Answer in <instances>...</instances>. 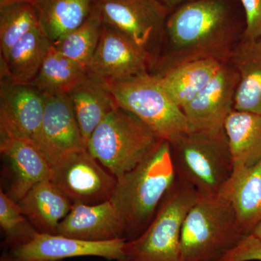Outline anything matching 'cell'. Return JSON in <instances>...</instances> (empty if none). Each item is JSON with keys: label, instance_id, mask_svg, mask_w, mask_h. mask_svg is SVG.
Returning <instances> with one entry per match:
<instances>
[{"label": "cell", "instance_id": "6da1fadb", "mask_svg": "<svg viewBox=\"0 0 261 261\" xmlns=\"http://www.w3.org/2000/svg\"><path fill=\"white\" fill-rule=\"evenodd\" d=\"M239 8V0H197L171 11L165 32L173 53L165 70L203 58L229 61L241 24Z\"/></svg>", "mask_w": 261, "mask_h": 261}, {"label": "cell", "instance_id": "7a4b0ae2", "mask_svg": "<svg viewBox=\"0 0 261 261\" xmlns=\"http://www.w3.org/2000/svg\"><path fill=\"white\" fill-rule=\"evenodd\" d=\"M176 179L171 144L166 140L138 166L117 178L110 200L126 226L127 241L144 232Z\"/></svg>", "mask_w": 261, "mask_h": 261}, {"label": "cell", "instance_id": "3957f363", "mask_svg": "<svg viewBox=\"0 0 261 261\" xmlns=\"http://www.w3.org/2000/svg\"><path fill=\"white\" fill-rule=\"evenodd\" d=\"M244 236L224 197L200 196L184 221L180 261H219Z\"/></svg>", "mask_w": 261, "mask_h": 261}, {"label": "cell", "instance_id": "277c9868", "mask_svg": "<svg viewBox=\"0 0 261 261\" xmlns=\"http://www.w3.org/2000/svg\"><path fill=\"white\" fill-rule=\"evenodd\" d=\"M162 141L135 115L116 105L94 130L87 149L119 178L138 166Z\"/></svg>", "mask_w": 261, "mask_h": 261}, {"label": "cell", "instance_id": "5b68a950", "mask_svg": "<svg viewBox=\"0 0 261 261\" xmlns=\"http://www.w3.org/2000/svg\"><path fill=\"white\" fill-rule=\"evenodd\" d=\"M171 148L176 178L200 197L219 195L233 171L224 130L190 132L171 143Z\"/></svg>", "mask_w": 261, "mask_h": 261}, {"label": "cell", "instance_id": "8992f818", "mask_svg": "<svg viewBox=\"0 0 261 261\" xmlns=\"http://www.w3.org/2000/svg\"><path fill=\"white\" fill-rule=\"evenodd\" d=\"M102 84L117 106L135 115L163 140L171 144L191 132L185 113L168 95L157 75L146 73Z\"/></svg>", "mask_w": 261, "mask_h": 261}, {"label": "cell", "instance_id": "52a82bcc", "mask_svg": "<svg viewBox=\"0 0 261 261\" xmlns=\"http://www.w3.org/2000/svg\"><path fill=\"white\" fill-rule=\"evenodd\" d=\"M199 197L193 187L176 178L144 232L125 243V260L180 261L182 226Z\"/></svg>", "mask_w": 261, "mask_h": 261}, {"label": "cell", "instance_id": "ba28073f", "mask_svg": "<svg viewBox=\"0 0 261 261\" xmlns=\"http://www.w3.org/2000/svg\"><path fill=\"white\" fill-rule=\"evenodd\" d=\"M50 181L73 201L94 205L111 199L117 178L87 148L65 154L50 166Z\"/></svg>", "mask_w": 261, "mask_h": 261}, {"label": "cell", "instance_id": "9c48e42d", "mask_svg": "<svg viewBox=\"0 0 261 261\" xmlns=\"http://www.w3.org/2000/svg\"><path fill=\"white\" fill-rule=\"evenodd\" d=\"M149 64L148 51L123 33L103 23L88 66L91 78L102 83L126 80L147 73Z\"/></svg>", "mask_w": 261, "mask_h": 261}, {"label": "cell", "instance_id": "30bf717a", "mask_svg": "<svg viewBox=\"0 0 261 261\" xmlns=\"http://www.w3.org/2000/svg\"><path fill=\"white\" fill-rule=\"evenodd\" d=\"M103 21L147 50L165 32L169 11L159 0H96Z\"/></svg>", "mask_w": 261, "mask_h": 261}, {"label": "cell", "instance_id": "8fae6325", "mask_svg": "<svg viewBox=\"0 0 261 261\" xmlns=\"http://www.w3.org/2000/svg\"><path fill=\"white\" fill-rule=\"evenodd\" d=\"M225 62L204 89L182 108L191 132H224L226 118L233 110L240 75Z\"/></svg>", "mask_w": 261, "mask_h": 261}, {"label": "cell", "instance_id": "7c38bea8", "mask_svg": "<svg viewBox=\"0 0 261 261\" xmlns=\"http://www.w3.org/2000/svg\"><path fill=\"white\" fill-rule=\"evenodd\" d=\"M44 110V94L37 88L2 80L0 133L20 137L37 146Z\"/></svg>", "mask_w": 261, "mask_h": 261}, {"label": "cell", "instance_id": "4fadbf2b", "mask_svg": "<svg viewBox=\"0 0 261 261\" xmlns=\"http://www.w3.org/2000/svg\"><path fill=\"white\" fill-rule=\"evenodd\" d=\"M126 239L106 242H90L58 234L37 233L25 245L12 249L15 261L62 260L69 257H102L108 260L126 259L123 246Z\"/></svg>", "mask_w": 261, "mask_h": 261}, {"label": "cell", "instance_id": "5bb4252c", "mask_svg": "<svg viewBox=\"0 0 261 261\" xmlns=\"http://www.w3.org/2000/svg\"><path fill=\"white\" fill-rule=\"evenodd\" d=\"M43 94L44 116L37 147L51 166L65 154L87 147L68 96Z\"/></svg>", "mask_w": 261, "mask_h": 261}, {"label": "cell", "instance_id": "9a60e30c", "mask_svg": "<svg viewBox=\"0 0 261 261\" xmlns=\"http://www.w3.org/2000/svg\"><path fill=\"white\" fill-rule=\"evenodd\" d=\"M0 135V151L10 173L9 190L6 193L18 202L33 187L50 180V166L32 142L8 134Z\"/></svg>", "mask_w": 261, "mask_h": 261}, {"label": "cell", "instance_id": "2e32d148", "mask_svg": "<svg viewBox=\"0 0 261 261\" xmlns=\"http://www.w3.org/2000/svg\"><path fill=\"white\" fill-rule=\"evenodd\" d=\"M57 234L84 241H111L126 239V226L110 200L94 205L73 202Z\"/></svg>", "mask_w": 261, "mask_h": 261}, {"label": "cell", "instance_id": "e0dca14e", "mask_svg": "<svg viewBox=\"0 0 261 261\" xmlns=\"http://www.w3.org/2000/svg\"><path fill=\"white\" fill-rule=\"evenodd\" d=\"M219 195L231 204L243 234H251L261 224V161L233 169Z\"/></svg>", "mask_w": 261, "mask_h": 261}, {"label": "cell", "instance_id": "ac0fdd59", "mask_svg": "<svg viewBox=\"0 0 261 261\" xmlns=\"http://www.w3.org/2000/svg\"><path fill=\"white\" fill-rule=\"evenodd\" d=\"M229 61L240 75L233 110L261 116V40L242 36Z\"/></svg>", "mask_w": 261, "mask_h": 261}, {"label": "cell", "instance_id": "d6986e66", "mask_svg": "<svg viewBox=\"0 0 261 261\" xmlns=\"http://www.w3.org/2000/svg\"><path fill=\"white\" fill-rule=\"evenodd\" d=\"M18 203L38 232L57 234L60 223L69 214L73 202L47 180L33 187Z\"/></svg>", "mask_w": 261, "mask_h": 261}, {"label": "cell", "instance_id": "ffe728a7", "mask_svg": "<svg viewBox=\"0 0 261 261\" xmlns=\"http://www.w3.org/2000/svg\"><path fill=\"white\" fill-rule=\"evenodd\" d=\"M225 62L217 58L195 60L157 75L168 95L182 109L211 82Z\"/></svg>", "mask_w": 261, "mask_h": 261}, {"label": "cell", "instance_id": "44dd1931", "mask_svg": "<svg viewBox=\"0 0 261 261\" xmlns=\"http://www.w3.org/2000/svg\"><path fill=\"white\" fill-rule=\"evenodd\" d=\"M51 44L41 25H38L18 41L1 61L2 76L15 84H30L39 73Z\"/></svg>", "mask_w": 261, "mask_h": 261}, {"label": "cell", "instance_id": "7402d4cb", "mask_svg": "<svg viewBox=\"0 0 261 261\" xmlns=\"http://www.w3.org/2000/svg\"><path fill=\"white\" fill-rule=\"evenodd\" d=\"M233 169L254 166L261 161V116L233 110L224 123Z\"/></svg>", "mask_w": 261, "mask_h": 261}, {"label": "cell", "instance_id": "603a6c76", "mask_svg": "<svg viewBox=\"0 0 261 261\" xmlns=\"http://www.w3.org/2000/svg\"><path fill=\"white\" fill-rule=\"evenodd\" d=\"M31 1L41 27L53 44L82 25L96 5V0Z\"/></svg>", "mask_w": 261, "mask_h": 261}, {"label": "cell", "instance_id": "cb8c5ba5", "mask_svg": "<svg viewBox=\"0 0 261 261\" xmlns=\"http://www.w3.org/2000/svg\"><path fill=\"white\" fill-rule=\"evenodd\" d=\"M86 146L116 103L104 84L89 76L68 94Z\"/></svg>", "mask_w": 261, "mask_h": 261}, {"label": "cell", "instance_id": "d4e9b609", "mask_svg": "<svg viewBox=\"0 0 261 261\" xmlns=\"http://www.w3.org/2000/svg\"><path fill=\"white\" fill-rule=\"evenodd\" d=\"M89 78L87 68L63 56L51 44L30 84L42 93L68 95Z\"/></svg>", "mask_w": 261, "mask_h": 261}, {"label": "cell", "instance_id": "484cf974", "mask_svg": "<svg viewBox=\"0 0 261 261\" xmlns=\"http://www.w3.org/2000/svg\"><path fill=\"white\" fill-rule=\"evenodd\" d=\"M102 15L97 5L82 25L53 43V46L63 56L88 66L97 47L103 27Z\"/></svg>", "mask_w": 261, "mask_h": 261}, {"label": "cell", "instance_id": "4316f807", "mask_svg": "<svg viewBox=\"0 0 261 261\" xmlns=\"http://www.w3.org/2000/svg\"><path fill=\"white\" fill-rule=\"evenodd\" d=\"M39 25L37 10L32 2L0 8L1 61H4L18 41Z\"/></svg>", "mask_w": 261, "mask_h": 261}, {"label": "cell", "instance_id": "83f0119b", "mask_svg": "<svg viewBox=\"0 0 261 261\" xmlns=\"http://www.w3.org/2000/svg\"><path fill=\"white\" fill-rule=\"evenodd\" d=\"M0 226L7 245L12 249L29 243L39 233L23 214L18 202L3 190L0 191Z\"/></svg>", "mask_w": 261, "mask_h": 261}, {"label": "cell", "instance_id": "f1b7e54d", "mask_svg": "<svg viewBox=\"0 0 261 261\" xmlns=\"http://www.w3.org/2000/svg\"><path fill=\"white\" fill-rule=\"evenodd\" d=\"M252 260L261 261V240L251 233L244 236L219 261Z\"/></svg>", "mask_w": 261, "mask_h": 261}, {"label": "cell", "instance_id": "f546056e", "mask_svg": "<svg viewBox=\"0 0 261 261\" xmlns=\"http://www.w3.org/2000/svg\"><path fill=\"white\" fill-rule=\"evenodd\" d=\"M245 16L242 36L261 40V0H239Z\"/></svg>", "mask_w": 261, "mask_h": 261}, {"label": "cell", "instance_id": "4dcf8cb0", "mask_svg": "<svg viewBox=\"0 0 261 261\" xmlns=\"http://www.w3.org/2000/svg\"><path fill=\"white\" fill-rule=\"evenodd\" d=\"M159 1L167 8L170 13L173 10L176 9L182 5L197 1V0H159Z\"/></svg>", "mask_w": 261, "mask_h": 261}, {"label": "cell", "instance_id": "1f68e13d", "mask_svg": "<svg viewBox=\"0 0 261 261\" xmlns=\"http://www.w3.org/2000/svg\"><path fill=\"white\" fill-rule=\"evenodd\" d=\"M23 2H32L31 0H0V8L7 5L15 4V3H23Z\"/></svg>", "mask_w": 261, "mask_h": 261}, {"label": "cell", "instance_id": "d6a6232c", "mask_svg": "<svg viewBox=\"0 0 261 261\" xmlns=\"http://www.w3.org/2000/svg\"><path fill=\"white\" fill-rule=\"evenodd\" d=\"M0 261H15L14 257L12 255L11 252L10 253H4L1 257V260Z\"/></svg>", "mask_w": 261, "mask_h": 261}, {"label": "cell", "instance_id": "836d02e7", "mask_svg": "<svg viewBox=\"0 0 261 261\" xmlns=\"http://www.w3.org/2000/svg\"><path fill=\"white\" fill-rule=\"evenodd\" d=\"M252 234H253L254 236L256 237V238L260 239L261 240V224H259L258 226L255 228V229L254 230V231L252 232Z\"/></svg>", "mask_w": 261, "mask_h": 261}, {"label": "cell", "instance_id": "e575fe53", "mask_svg": "<svg viewBox=\"0 0 261 261\" xmlns=\"http://www.w3.org/2000/svg\"><path fill=\"white\" fill-rule=\"evenodd\" d=\"M47 261H62V260H47Z\"/></svg>", "mask_w": 261, "mask_h": 261}, {"label": "cell", "instance_id": "d590c367", "mask_svg": "<svg viewBox=\"0 0 261 261\" xmlns=\"http://www.w3.org/2000/svg\"><path fill=\"white\" fill-rule=\"evenodd\" d=\"M123 261H130V260H123Z\"/></svg>", "mask_w": 261, "mask_h": 261}]
</instances>
